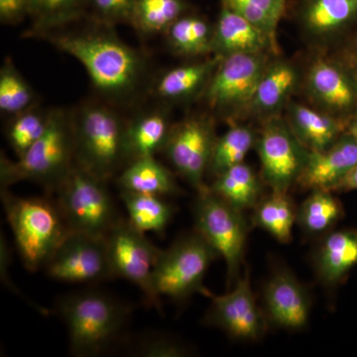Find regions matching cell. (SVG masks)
<instances>
[{
  "label": "cell",
  "mask_w": 357,
  "mask_h": 357,
  "mask_svg": "<svg viewBox=\"0 0 357 357\" xmlns=\"http://www.w3.org/2000/svg\"><path fill=\"white\" fill-rule=\"evenodd\" d=\"M40 39L77 59L100 98L117 109L131 107L149 93L152 79L147 58L119 38L114 27L89 20L86 27L61 28Z\"/></svg>",
  "instance_id": "1"
},
{
  "label": "cell",
  "mask_w": 357,
  "mask_h": 357,
  "mask_svg": "<svg viewBox=\"0 0 357 357\" xmlns=\"http://www.w3.org/2000/svg\"><path fill=\"white\" fill-rule=\"evenodd\" d=\"M75 163L103 181L112 180L128 165L126 123L119 109L91 98L70 110Z\"/></svg>",
  "instance_id": "2"
},
{
  "label": "cell",
  "mask_w": 357,
  "mask_h": 357,
  "mask_svg": "<svg viewBox=\"0 0 357 357\" xmlns=\"http://www.w3.org/2000/svg\"><path fill=\"white\" fill-rule=\"evenodd\" d=\"M75 164V141L70 110H49L46 131L22 156L13 161L1 153L0 184L8 188L16 183H37L53 194Z\"/></svg>",
  "instance_id": "3"
},
{
  "label": "cell",
  "mask_w": 357,
  "mask_h": 357,
  "mask_svg": "<svg viewBox=\"0 0 357 357\" xmlns=\"http://www.w3.org/2000/svg\"><path fill=\"white\" fill-rule=\"evenodd\" d=\"M23 198L1 187V202L26 269L45 268L70 232L55 198Z\"/></svg>",
  "instance_id": "4"
},
{
  "label": "cell",
  "mask_w": 357,
  "mask_h": 357,
  "mask_svg": "<svg viewBox=\"0 0 357 357\" xmlns=\"http://www.w3.org/2000/svg\"><path fill=\"white\" fill-rule=\"evenodd\" d=\"M57 309L67 326L70 352L82 357L107 351L123 333L130 314L128 306L98 291L65 296Z\"/></svg>",
  "instance_id": "5"
},
{
  "label": "cell",
  "mask_w": 357,
  "mask_h": 357,
  "mask_svg": "<svg viewBox=\"0 0 357 357\" xmlns=\"http://www.w3.org/2000/svg\"><path fill=\"white\" fill-rule=\"evenodd\" d=\"M107 181L75 163L53 194L70 231L105 237L121 220Z\"/></svg>",
  "instance_id": "6"
},
{
  "label": "cell",
  "mask_w": 357,
  "mask_h": 357,
  "mask_svg": "<svg viewBox=\"0 0 357 357\" xmlns=\"http://www.w3.org/2000/svg\"><path fill=\"white\" fill-rule=\"evenodd\" d=\"M218 253L194 229L172 245L161 249L152 275V286L157 299L162 296L184 301L196 293L210 296L204 287V277Z\"/></svg>",
  "instance_id": "7"
},
{
  "label": "cell",
  "mask_w": 357,
  "mask_h": 357,
  "mask_svg": "<svg viewBox=\"0 0 357 357\" xmlns=\"http://www.w3.org/2000/svg\"><path fill=\"white\" fill-rule=\"evenodd\" d=\"M274 54H236L220 59L202 100L213 116L231 122L248 117L249 107Z\"/></svg>",
  "instance_id": "8"
},
{
  "label": "cell",
  "mask_w": 357,
  "mask_h": 357,
  "mask_svg": "<svg viewBox=\"0 0 357 357\" xmlns=\"http://www.w3.org/2000/svg\"><path fill=\"white\" fill-rule=\"evenodd\" d=\"M195 229L217 250L227 264V285L238 280L243 264L248 223L243 211L225 202L210 188L197 192L192 206Z\"/></svg>",
  "instance_id": "9"
},
{
  "label": "cell",
  "mask_w": 357,
  "mask_h": 357,
  "mask_svg": "<svg viewBox=\"0 0 357 357\" xmlns=\"http://www.w3.org/2000/svg\"><path fill=\"white\" fill-rule=\"evenodd\" d=\"M255 149L261 177L271 192H289L297 185L310 151L298 140L283 115L260 123Z\"/></svg>",
  "instance_id": "10"
},
{
  "label": "cell",
  "mask_w": 357,
  "mask_h": 357,
  "mask_svg": "<svg viewBox=\"0 0 357 357\" xmlns=\"http://www.w3.org/2000/svg\"><path fill=\"white\" fill-rule=\"evenodd\" d=\"M218 135L213 114H194L174 123L162 153L196 192L208 187L206 174Z\"/></svg>",
  "instance_id": "11"
},
{
  "label": "cell",
  "mask_w": 357,
  "mask_h": 357,
  "mask_svg": "<svg viewBox=\"0 0 357 357\" xmlns=\"http://www.w3.org/2000/svg\"><path fill=\"white\" fill-rule=\"evenodd\" d=\"M307 105L349 123L357 115V77L344 59L319 54L303 74Z\"/></svg>",
  "instance_id": "12"
},
{
  "label": "cell",
  "mask_w": 357,
  "mask_h": 357,
  "mask_svg": "<svg viewBox=\"0 0 357 357\" xmlns=\"http://www.w3.org/2000/svg\"><path fill=\"white\" fill-rule=\"evenodd\" d=\"M114 278H122L140 288L148 304L160 310L152 286V275L161 249L144 232L134 227L128 218H121L105 236Z\"/></svg>",
  "instance_id": "13"
},
{
  "label": "cell",
  "mask_w": 357,
  "mask_h": 357,
  "mask_svg": "<svg viewBox=\"0 0 357 357\" xmlns=\"http://www.w3.org/2000/svg\"><path fill=\"white\" fill-rule=\"evenodd\" d=\"M52 279L93 283L114 278L105 237L70 231L45 266Z\"/></svg>",
  "instance_id": "14"
},
{
  "label": "cell",
  "mask_w": 357,
  "mask_h": 357,
  "mask_svg": "<svg viewBox=\"0 0 357 357\" xmlns=\"http://www.w3.org/2000/svg\"><path fill=\"white\" fill-rule=\"evenodd\" d=\"M211 304L206 312L204 324L227 333L241 342H259L267 330L264 310L258 306L251 288L248 272L239 278L236 286L225 295L210 294Z\"/></svg>",
  "instance_id": "15"
},
{
  "label": "cell",
  "mask_w": 357,
  "mask_h": 357,
  "mask_svg": "<svg viewBox=\"0 0 357 357\" xmlns=\"http://www.w3.org/2000/svg\"><path fill=\"white\" fill-rule=\"evenodd\" d=\"M263 310L268 323L287 331H301L309 323L312 298L296 275L276 265L263 288Z\"/></svg>",
  "instance_id": "16"
},
{
  "label": "cell",
  "mask_w": 357,
  "mask_h": 357,
  "mask_svg": "<svg viewBox=\"0 0 357 357\" xmlns=\"http://www.w3.org/2000/svg\"><path fill=\"white\" fill-rule=\"evenodd\" d=\"M298 22L310 43L324 48L357 21V0H301Z\"/></svg>",
  "instance_id": "17"
},
{
  "label": "cell",
  "mask_w": 357,
  "mask_h": 357,
  "mask_svg": "<svg viewBox=\"0 0 357 357\" xmlns=\"http://www.w3.org/2000/svg\"><path fill=\"white\" fill-rule=\"evenodd\" d=\"M302 79V72L295 63L273 56L256 89L248 116L261 123L283 115L294 93L301 88Z\"/></svg>",
  "instance_id": "18"
},
{
  "label": "cell",
  "mask_w": 357,
  "mask_h": 357,
  "mask_svg": "<svg viewBox=\"0 0 357 357\" xmlns=\"http://www.w3.org/2000/svg\"><path fill=\"white\" fill-rule=\"evenodd\" d=\"M357 165V141L345 132L323 151L310 152L309 159L298 181L302 189L328 190L335 188Z\"/></svg>",
  "instance_id": "19"
},
{
  "label": "cell",
  "mask_w": 357,
  "mask_h": 357,
  "mask_svg": "<svg viewBox=\"0 0 357 357\" xmlns=\"http://www.w3.org/2000/svg\"><path fill=\"white\" fill-rule=\"evenodd\" d=\"M220 58H211L171 68L152 81L149 93L164 105L185 103L201 98Z\"/></svg>",
  "instance_id": "20"
},
{
  "label": "cell",
  "mask_w": 357,
  "mask_h": 357,
  "mask_svg": "<svg viewBox=\"0 0 357 357\" xmlns=\"http://www.w3.org/2000/svg\"><path fill=\"white\" fill-rule=\"evenodd\" d=\"M213 55L220 59L236 54L271 53L279 55V47L272 43L249 21L222 6L213 24Z\"/></svg>",
  "instance_id": "21"
},
{
  "label": "cell",
  "mask_w": 357,
  "mask_h": 357,
  "mask_svg": "<svg viewBox=\"0 0 357 357\" xmlns=\"http://www.w3.org/2000/svg\"><path fill=\"white\" fill-rule=\"evenodd\" d=\"M286 121L303 146L310 152L323 151L347 132L349 123L310 105L291 100L285 109Z\"/></svg>",
  "instance_id": "22"
},
{
  "label": "cell",
  "mask_w": 357,
  "mask_h": 357,
  "mask_svg": "<svg viewBox=\"0 0 357 357\" xmlns=\"http://www.w3.org/2000/svg\"><path fill=\"white\" fill-rule=\"evenodd\" d=\"M314 272L323 285L333 287L357 265V230L330 231L314 251Z\"/></svg>",
  "instance_id": "23"
},
{
  "label": "cell",
  "mask_w": 357,
  "mask_h": 357,
  "mask_svg": "<svg viewBox=\"0 0 357 357\" xmlns=\"http://www.w3.org/2000/svg\"><path fill=\"white\" fill-rule=\"evenodd\" d=\"M173 124L168 109L163 105L143 110L128 119L126 149L129 162L162 153Z\"/></svg>",
  "instance_id": "24"
},
{
  "label": "cell",
  "mask_w": 357,
  "mask_h": 357,
  "mask_svg": "<svg viewBox=\"0 0 357 357\" xmlns=\"http://www.w3.org/2000/svg\"><path fill=\"white\" fill-rule=\"evenodd\" d=\"M121 192L153 195L159 197L181 196L184 192L178 185L175 173L155 156L140 157L129 162L116 176Z\"/></svg>",
  "instance_id": "25"
},
{
  "label": "cell",
  "mask_w": 357,
  "mask_h": 357,
  "mask_svg": "<svg viewBox=\"0 0 357 357\" xmlns=\"http://www.w3.org/2000/svg\"><path fill=\"white\" fill-rule=\"evenodd\" d=\"M264 182L252 167L241 163L213 178L208 188L237 210H253L265 196Z\"/></svg>",
  "instance_id": "26"
},
{
  "label": "cell",
  "mask_w": 357,
  "mask_h": 357,
  "mask_svg": "<svg viewBox=\"0 0 357 357\" xmlns=\"http://www.w3.org/2000/svg\"><path fill=\"white\" fill-rule=\"evenodd\" d=\"M213 25L206 18L197 14L185 13L167 30L169 48L176 55L185 58L213 55Z\"/></svg>",
  "instance_id": "27"
},
{
  "label": "cell",
  "mask_w": 357,
  "mask_h": 357,
  "mask_svg": "<svg viewBox=\"0 0 357 357\" xmlns=\"http://www.w3.org/2000/svg\"><path fill=\"white\" fill-rule=\"evenodd\" d=\"M252 211L255 227L265 230L280 243L292 241L298 208L289 192H271Z\"/></svg>",
  "instance_id": "28"
},
{
  "label": "cell",
  "mask_w": 357,
  "mask_h": 357,
  "mask_svg": "<svg viewBox=\"0 0 357 357\" xmlns=\"http://www.w3.org/2000/svg\"><path fill=\"white\" fill-rule=\"evenodd\" d=\"M88 0H33L29 18L31 28L26 37L40 38L46 33L86 20Z\"/></svg>",
  "instance_id": "29"
},
{
  "label": "cell",
  "mask_w": 357,
  "mask_h": 357,
  "mask_svg": "<svg viewBox=\"0 0 357 357\" xmlns=\"http://www.w3.org/2000/svg\"><path fill=\"white\" fill-rule=\"evenodd\" d=\"M257 132L248 124L229 123V130L215 140L206 177L213 180L231 167L243 163L246 155L255 147Z\"/></svg>",
  "instance_id": "30"
},
{
  "label": "cell",
  "mask_w": 357,
  "mask_h": 357,
  "mask_svg": "<svg viewBox=\"0 0 357 357\" xmlns=\"http://www.w3.org/2000/svg\"><path fill=\"white\" fill-rule=\"evenodd\" d=\"M129 222L140 231L163 234L175 215L177 208L164 197L121 192Z\"/></svg>",
  "instance_id": "31"
},
{
  "label": "cell",
  "mask_w": 357,
  "mask_h": 357,
  "mask_svg": "<svg viewBox=\"0 0 357 357\" xmlns=\"http://www.w3.org/2000/svg\"><path fill=\"white\" fill-rule=\"evenodd\" d=\"M340 199L328 190H312L298 208L297 223L309 236H324L342 217Z\"/></svg>",
  "instance_id": "32"
},
{
  "label": "cell",
  "mask_w": 357,
  "mask_h": 357,
  "mask_svg": "<svg viewBox=\"0 0 357 357\" xmlns=\"http://www.w3.org/2000/svg\"><path fill=\"white\" fill-rule=\"evenodd\" d=\"M189 13L185 0H136L131 27L141 34H165L170 26Z\"/></svg>",
  "instance_id": "33"
},
{
  "label": "cell",
  "mask_w": 357,
  "mask_h": 357,
  "mask_svg": "<svg viewBox=\"0 0 357 357\" xmlns=\"http://www.w3.org/2000/svg\"><path fill=\"white\" fill-rule=\"evenodd\" d=\"M34 89L16 69L13 61L6 58L0 70V112L10 117L37 107Z\"/></svg>",
  "instance_id": "34"
},
{
  "label": "cell",
  "mask_w": 357,
  "mask_h": 357,
  "mask_svg": "<svg viewBox=\"0 0 357 357\" xmlns=\"http://www.w3.org/2000/svg\"><path fill=\"white\" fill-rule=\"evenodd\" d=\"M227 6L249 21L263 34L277 43V29L287 10V0H220Z\"/></svg>",
  "instance_id": "35"
},
{
  "label": "cell",
  "mask_w": 357,
  "mask_h": 357,
  "mask_svg": "<svg viewBox=\"0 0 357 357\" xmlns=\"http://www.w3.org/2000/svg\"><path fill=\"white\" fill-rule=\"evenodd\" d=\"M49 122V110L39 105L9 119L6 139L16 157L20 158L43 135Z\"/></svg>",
  "instance_id": "36"
},
{
  "label": "cell",
  "mask_w": 357,
  "mask_h": 357,
  "mask_svg": "<svg viewBox=\"0 0 357 357\" xmlns=\"http://www.w3.org/2000/svg\"><path fill=\"white\" fill-rule=\"evenodd\" d=\"M135 3L136 0H88L86 20L114 28L131 26Z\"/></svg>",
  "instance_id": "37"
},
{
  "label": "cell",
  "mask_w": 357,
  "mask_h": 357,
  "mask_svg": "<svg viewBox=\"0 0 357 357\" xmlns=\"http://www.w3.org/2000/svg\"><path fill=\"white\" fill-rule=\"evenodd\" d=\"M132 352L141 357H182L189 356L191 351L171 335L148 333L138 338Z\"/></svg>",
  "instance_id": "38"
},
{
  "label": "cell",
  "mask_w": 357,
  "mask_h": 357,
  "mask_svg": "<svg viewBox=\"0 0 357 357\" xmlns=\"http://www.w3.org/2000/svg\"><path fill=\"white\" fill-rule=\"evenodd\" d=\"M33 0H0V22L15 26L29 17Z\"/></svg>",
  "instance_id": "39"
},
{
  "label": "cell",
  "mask_w": 357,
  "mask_h": 357,
  "mask_svg": "<svg viewBox=\"0 0 357 357\" xmlns=\"http://www.w3.org/2000/svg\"><path fill=\"white\" fill-rule=\"evenodd\" d=\"M356 190H357V165L347 174V177L338 184L333 192L356 191Z\"/></svg>",
  "instance_id": "40"
},
{
  "label": "cell",
  "mask_w": 357,
  "mask_h": 357,
  "mask_svg": "<svg viewBox=\"0 0 357 357\" xmlns=\"http://www.w3.org/2000/svg\"><path fill=\"white\" fill-rule=\"evenodd\" d=\"M344 60L349 62V64L357 63V34L347 45V49H345V58Z\"/></svg>",
  "instance_id": "41"
},
{
  "label": "cell",
  "mask_w": 357,
  "mask_h": 357,
  "mask_svg": "<svg viewBox=\"0 0 357 357\" xmlns=\"http://www.w3.org/2000/svg\"><path fill=\"white\" fill-rule=\"evenodd\" d=\"M347 131V132L351 133L357 141V115L349 122Z\"/></svg>",
  "instance_id": "42"
},
{
  "label": "cell",
  "mask_w": 357,
  "mask_h": 357,
  "mask_svg": "<svg viewBox=\"0 0 357 357\" xmlns=\"http://www.w3.org/2000/svg\"><path fill=\"white\" fill-rule=\"evenodd\" d=\"M351 65L354 66V72H356V75L357 77V63H354V64H351Z\"/></svg>",
  "instance_id": "43"
}]
</instances>
